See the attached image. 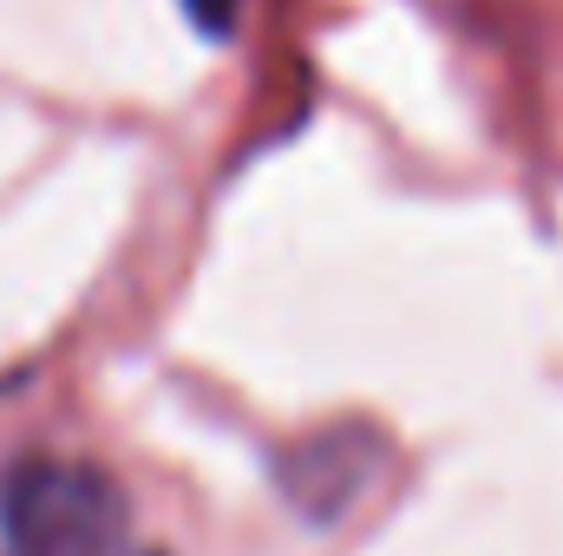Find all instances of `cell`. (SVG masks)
<instances>
[{
	"instance_id": "obj_1",
	"label": "cell",
	"mask_w": 563,
	"mask_h": 556,
	"mask_svg": "<svg viewBox=\"0 0 563 556\" xmlns=\"http://www.w3.org/2000/svg\"><path fill=\"white\" fill-rule=\"evenodd\" d=\"M7 556H164L132 531V498L79 458H20L0 478Z\"/></svg>"
},
{
	"instance_id": "obj_2",
	"label": "cell",
	"mask_w": 563,
	"mask_h": 556,
	"mask_svg": "<svg viewBox=\"0 0 563 556\" xmlns=\"http://www.w3.org/2000/svg\"><path fill=\"white\" fill-rule=\"evenodd\" d=\"M184 13H190V26L203 40H230L236 20H243V0H184Z\"/></svg>"
}]
</instances>
